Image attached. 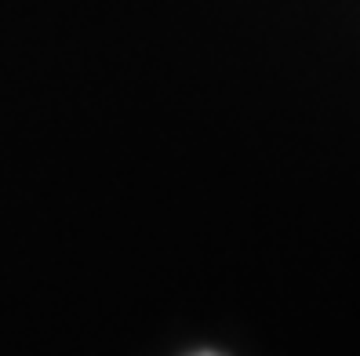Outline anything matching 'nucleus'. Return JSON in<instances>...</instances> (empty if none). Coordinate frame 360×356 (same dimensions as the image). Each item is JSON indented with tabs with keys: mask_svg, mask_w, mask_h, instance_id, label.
I'll return each instance as SVG.
<instances>
[{
	"mask_svg": "<svg viewBox=\"0 0 360 356\" xmlns=\"http://www.w3.org/2000/svg\"><path fill=\"white\" fill-rule=\"evenodd\" d=\"M193 356H222V352H215V349H204V352H193Z\"/></svg>",
	"mask_w": 360,
	"mask_h": 356,
	"instance_id": "obj_1",
	"label": "nucleus"
}]
</instances>
